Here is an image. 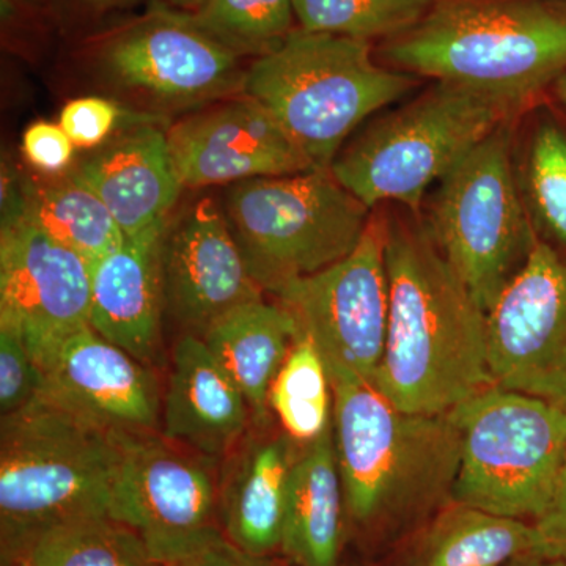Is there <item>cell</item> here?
Listing matches in <instances>:
<instances>
[{"label": "cell", "instance_id": "8d00e7d4", "mask_svg": "<svg viewBox=\"0 0 566 566\" xmlns=\"http://www.w3.org/2000/svg\"><path fill=\"white\" fill-rule=\"evenodd\" d=\"M88 9L95 13H106V11L123 9L132 6L136 0H82Z\"/></svg>", "mask_w": 566, "mask_h": 566}, {"label": "cell", "instance_id": "ba28073f", "mask_svg": "<svg viewBox=\"0 0 566 566\" xmlns=\"http://www.w3.org/2000/svg\"><path fill=\"white\" fill-rule=\"evenodd\" d=\"M515 118L465 153L439 181L428 232L488 312L538 241L516 177Z\"/></svg>", "mask_w": 566, "mask_h": 566}, {"label": "cell", "instance_id": "d590c367", "mask_svg": "<svg viewBox=\"0 0 566 566\" xmlns=\"http://www.w3.org/2000/svg\"><path fill=\"white\" fill-rule=\"evenodd\" d=\"M506 566H566V562L557 557L542 556V554L528 553L513 558Z\"/></svg>", "mask_w": 566, "mask_h": 566}, {"label": "cell", "instance_id": "f1b7e54d", "mask_svg": "<svg viewBox=\"0 0 566 566\" xmlns=\"http://www.w3.org/2000/svg\"><path fill=\"white\" fill-rule=\"evenodd\" d=\"M189 17L240 59L271 54L297 28L293 0H205Z\"/></svg>", "mask_w": 566, "mask_h": 566}, {"label": "cell", "instance_id": "5b68a950", "mask_svg": "<svg viewBox=\"0 0 566 566\" xmlns=\"http://www.w3.org/2000/svg\"><path fill=\"white\" fill-rule=\"evenodd\" d=\"M419 84L376 59L370 41L296 28L245 71L244 95L266 107L316 169L375 112Z\"/></svg>", "mask_w": 566, "mask_h": 566}, {"label": "cell", "instance_id": "30bf717a", "mask_svg": "<svg viewBox=\"0 0 566 566\" xmlns=\"http://www.w3.org/2000/svg\"><path fill=\"white\" fill-rule=\"evenodd\" d=\"M386 216L371 214L363 240L340 262L274 294L297 333L322 353L331 381H375L389 326Z\"/></svg>", "mask_w": 566, "mask_h": 566}, {"label": "cell", "instance_id": "ffe728a7", "mask_svg": "<svg viewBox=\"0 0 566 566\" xmlns=\"http://www.w3.org/2000/svg\"><path fill=\"white\" fill-rule=\"evenodd\" d=\"M71 178L102 199L126 238L169 222L182 189L167 134L151 125L137 126L96 153Z\"/></svg>", "mask_w": 566, "mask_h": 566}, {"label": "cell", "instance_id": "f546056e", "mask_svg": "<svg viewBox=\"0 0 566 566\" xmlns=\"http://www.w3.org/2000/svg\"><path fill=\"white\" fill-rule=\"evenodd\" d=\"M433 0H293L297 28L385 41L415 28Z\"/></svg>", "mask_w": 566, "mask_h": 566}, {"label": "cell", "instance_id": "ac0fdd59", "mask_svg": "<svg viewBox=\"0 0 566 566\" xmlns=\"http://www.w3.org/2000/svg\"><path fill=\"white\" fill-rule=\"evenodd\" d=\"M169 222L136 238L92 266L91 327L134 359H161L163 243Z\"/></svg>", "mask_w": 566, "mask_h": 566}, {"label": "cell", "instance_id": "e575fe53", "mask_svg": "<svg viewBox=\"0 0 566 566\" xmlns=\"http://www.w3.org/2000/svg\"><path fill=\"white\" fill-rule=\"evenodd\" d=\"M161 566H243V564L234 557L233 547L226 543V545L210 547L191 557Z\"/></svg>", "mask_w": 566, "mask_h": 566}, {"label": "cell", "instance_id": "2e32d148", "mask_svg": "<svg viewBox=\"0 0 566 566\" xmlns=\"http://www.w3.org/2000/svg\"><path fill=\"white\" fill-rule=\"evenodd\" d=\"M167 139L182 188L316 169L271 112L244 93L177 123Z\"/></svg>", "mask_w": 566, "mask_h": 566}, {"label": "cell", "instance_id": "6da1fadb", "mask_svg": "<svg viewBox=\"0 0 566 566\" xmlns=\"http://www.w3.org/2000/svg\"><path fill=\"white\" fill-rule=\"evenodd\" d=\"M389 326L375 386L412 415H449L486 387V312L420 216L386 218Z\"/></svg>", "mask_w": 566, "mask_h": 566}, {"label": "cell", "instance_id": "f35d334b", "mask_svg": "<svg viewBox=\"0 0 566 566\" xmlns=\"http://www.w3.org/2000/svg\"><path fill=\"white\" fill-rule=\"evenodd\" d=\"M554 93H556L558 102L564 104L566 109V71L562 76L557 77V81L553 84Z\"/></svg>", "mask_w": 566, "mask_h": 566}, {"label": "cell", "instance_id": "8fae6325", "mask_svg": "<svg viewBox=\"0 0 566 566\" xmlns=\"http://www.w3.org/2000/svg\"><path fill=\"white\" fill-rule=\"evenodd\" d=\"M122 447L109 516L139 535L156 564L226 545L214 460L189 455L158 433H123Z\"/></svg>", "mask_w": 566, "mask_h": 566}, {"label": "cell", "instance_id": "cb8c5ba5", "mask_svg": "<svg viewBox=\"0 0 566 566\" xmlns=\"http://www.w3.org/2000/svg\"><path fill=\"white\" fill-rule=\"evenodd\" d=\"M14 212L81 253L92 266L126 241L102 199L71 177L52 185L25 186Z\"/></svg>", "mask_w": 566, "mask_h": 566}, {"label": "cell", "instance_id": "d4e9b609", "mask_svg": "<svg viewBox=\"0 0 566 566\" xmlns=\"http://www.w3.org/2000/svg\"><path fill=\"white\" fill-rule=\"evenodd\" d=\"M538 549L534 523L455 504L434 527L427 566H506Z\"/></svg>", "mask_w": 566, "mask_h": 566}, {"label": "cell", "instance_id": "484cf974", "mask_svg": "<svg viewBox=\"0 0 566 566\" xmlns=\"http://www.w3.org/2000/svg\"><path fill=\"white\" fill-rule=\"evenodd\" d=\"M10 566H161L136 532L111 516L82 517L33 536Z\"/></svg>", "mask_w": 566, "mask_h": 566}, {"label": "cell", "instance_id": "d6a6232c", "mask_svg": "<svg viewBox=\"0 0 566 566\" xmlns=\"http://www.w3.org/2000/svg\"><path fill=\"white\" fill-rule=\"evenodd\" d=\"M74 150L76 147L59 123H32L22 136V153L40 172H62L73 161Z\"/></svg>", "mask_w": 566, "mask_h": 566}, {"label": "cell", "instance_id": "4dcf8cb0", "mask_svg": "<svg viewBox=\"0 0 566 566\" xmlns=\"http://www.w3.org/2000/svg\"><path fill=\"white\" fill-rule=\"evenodd\" d=\"M43 371L17 331L0 326V415L21 411L39 398Z\"/></svg>", "mask_w": 566, "mask_h": 566}, {"label": "cell", "instance_id": "9c48e42d", "mask_svg": "<svg viewBox=\"0 0 566 566\" xmlns=\"http://www.w3.org/2000/svg\"><path fill=\"white\" fill-rule=\"evenodd\" d=\"M460 465L452 502L494 515L538 520L566 461V412L499 386L457 406Z\"/></svg>", "mask_w": 566, "mask_h": 566}, {"label": "cell", "instance_id": "e0dca14e", "mask_svg": "<svg viewBox=\"0 0 566 566\" xmlns=\"http://www.w3.org/2000/svg\"><path fill=\"white\" fill-rule=\"evenodd\" d=\"M40 368L41 397L74 415L112 433L158 430L163 400L150 367L92 327L65 338Z\"/></svg>", "mask_w": 566, "mask_h": 566}, {"label": "cell", "instance_id": "8992f818", "mask_svg": "<svg viewBox=\"0 0 566 566\" xmlns=\"http://www.w3.org/2000/svg\"><path fill=\"white\" fill-rule=\"evenodd\" d=\"M517 114L483 93L434 81L411 102L365 126L335 156L331 172L370 210L397 202L422 216L428 189Z\"/></svg>", "mask_w": 566, "mask_h": 566}, {"label": "cell", "instance_id": "d6986e66", "mask_svg": "<svg viewBox=\"0 0 566 566\" xmlns=\"http://www.w3.org/2000/svg\"><path fill=\"white\" fill-rule=\"evenodd\" d=\"M249 415L240 387L202 338L181 335L163 398V438L216 461L243 441Z\"/></svg>", "mask_w": 566, "mask_h": 566}, {"label": "cell", "instance_id": "603a6c76", "mask_svg": "<svg viewBox=\"0 0 566 566\" xmlns=\"http://www.w3.org/2000/svg\"><path fill=\"white\" fill-rule=\"evenodd\" d=\"M296 335L297 324L283 305L259 300L233 308L200 337L240 387L255 422L270 416L271 385Z\"/></svg>", "mask_w": 566, "mask_h": 566}, {"label": "cell", "instance_id": "52a82bcc", "mask_svg": "<svg viewBox=\"0 0 566 566\" xmlns=\"http://www.w3.org/2000/svg\"><path fill=\"white\" fill-rule=\"evenodd\" d=\"M223 211L252 277L273 294L349 255L371 219L331 167L234 182Z\"/></svg>", "mask_w": 566, "mask_h": 566}, {"label": "cell", "instance_id": "44dd1931", "mask_svg": "<svg viewBox=\"0 0 566 566\" xmlns=\"http://www.w3.org/2000/svg\"><path fill=\"white\" fill-rule=\"evenodd\" d=\"M289 436L252 439L241 447L219 488L223 535L234 549L264 557L282 545L290 471Z\"/></svg>", "mask_w": 566, "mask_h": 566}, {"label": "cell", "instance_id": "83f0119b", "mask_svg": "<svg viewBox=\"0 0 566 566\" xmlns=\"http://www.w3.org/2000/svg\"><path fill=\"white\" fill-rule=\"evenodd\" d=\"M516 159L521 196L538 237L566 251V132L553 115L536 118Z\"/></svg>", "mask_w": 566, "mask_h": 566}, {"label": "cell", "instance_id": "277c9868", "mask_svg": "<svg viewBox=\"0 0 566 566\" xmlns=\"http://www.w3.org/2000/svg\"><path fill=\"white\" fill-rule=\"evenodd\" d=\"M122 434L46 397L2 417L0 536L9 560L33 536L82 517L109 516Z\"/></svg>", "mask_w": 566, "mask_h": 566}, {"label": "cell", "instance_id": "1f68e13d", "mask_svg": "<svg viewBox=\"0 0 566 566\" xmlns=\"http://www.w3.org/2000/svg\"><path fill=\"white\" fill-rule=\"evenodd\" d=\"M122 111L109 99L84 96L63 107L59 125L69 134L76 148H93L103 144L117 126Z\"/></svg>", "mask_w": 566, "mask_h": 566}, {"label": "cell", "instance_id": "4fadbf2b", "mask_svg": "<svg viewBox=\"0 0 566 566\" xmlns=\"http://www.w3.org/2000/svg\"><path fill=\"white\" fill-rule=\"evenodd\" d=\"M494 386L566 412V259L538 238L526 263L486 312Z\"/></svg>", "mask_w": 566, "mask_h": 566}, {"label": "cell", "instance_id": "7c38bea8", "mask_svg": "<svg viewBox=\"0 0 566 566\" xmlns=\"http://www.w3.org/2000/svg\"><path fill=\"white\" fill-rule=\"evenodd\" d=\"M92 50L111 81L164 106L186 109L244 92L243 59L200 31L188 11L163 0L104 33Z\"/></svg>", "mask_w": 566, "mask_h": 566}, {"label": "cell", "instance_id": "4316f807", "mask_svg": "<svg viewBox=\"0 0 566 566\" xmlns=\"http://www.w3.org/2000/svg\"><path fill=\"white\" fill-rule=\"evenodd\" d=\"M292 441L312 444L333 427L334 389L322 353L307 335L297 333L292 349L275 375L268 397Z\"/></svg>", "mask_w": 566, "mask_h": 566}, {"label": "cell", "instance_id": "5bb4252c", "mask_svg": "<svg viewBox=\"0 0 566 566\" xmlns=\"http://www.w3.org/2000/svg\"><path fill=\"white\" fill-rule=\"evenodd\" d=\"M92 264L14 212L0 240V326L21 335L41 364L91 327Z\"/></svg>", "mask_w": 566, "mask_h": 566}, {"label": "cell", "instance_id": "836d02e7", "mask_svg": "<svg viewBox=\"0 0 566 566\" xmlns=\"http://www.w3.org/2000/svg\"><path fill=\"white\" fill-rule=\"evenodd\" d=\"M534 526L539 536L538 553L566 562V461L553 501Z\"/></svg>", "mask_w": 566, "mask_h": 566}, {"label": "cell", "instance_id": "74e56055", "mask_svg": "<svg viewBox=\"0 0 566 566\" xmlns=\"http://www.w3.org/2000/svg\"><path fill=\"white\" fill-rule=\"evenodd\" d=\"M167 6L172 7V9L188 11V13H193L202 7L205 0H163Z\"/></svg>", "mask_w": 566, "mask_h": 566}, {"label": "cell", "instance_id": "3957f363", "mask_svg": "<svg viewBox=\"0 0 566 566\" xmlns=\"http://www.w3.org/2000/svg\"><path fill=\"white\" fill-rule=\"evenodd\" d=\"M333 389L335 455L354 523H403L452 501L460 430L450 412L401 411L374 381H335Z\"/></svg>", "mask_w": 566, "mask_h": 566}, {"label": "cell", "instance_id": "7a4b0ae2", "mask_svg": "<svg viewBox=\"0 0 566 566\" xmlns=\"http://www.w3.org/2000/svg\"><path fill=\"white\" fill-rule=\"evenodd\" d=\"M375 55L523 112L566 71V0H433L415 28L379 41Z\"/></svg>", "mask_w": 566, "mask_h": 566}, {"label": "cell", "instance_id": "9a60e30c", "mask_svg": "<svg viewBox=\"0 0 566 566\" xmlns=\"http://www.w3.org/2000/svg\"><path fill=\"white\" fill-rule=\"evenodd\" d=\"M161 263L164 307L182 335L203 337L233 308L263 300L226 211L210 197L167 227Z\"/></svg>", "mask_w": 566, "mask_h": 566}, {"label": "cell", "instance_id": "7402d4cb", "mask_svg": "<svg viewBox=\"0 0 566 566\" xmlns=\"http://www.w3.org/2000/svg\"><path fill=\"white\" fill-rule=\"evenodd\" d=\"M345 495L333 427L294 458L281 549L297 566H338Z\"/></svg>", "mask_w": 566, "mask_h": 566}]
</instances>
